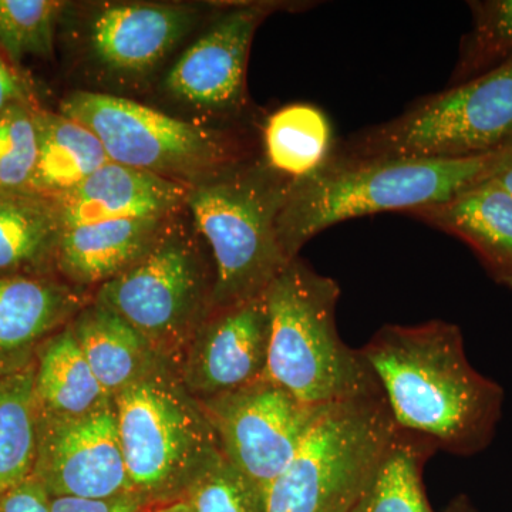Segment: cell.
<instances>
[{"label":"cell","instance_id":"obj_1","mask_svg":"<svg viewBox=\"0 0 512 512\" xmlns=\"http://www.w3.org/2000/svg\"><path fill=\"white\" fill-rule=\"evenodd\" d=\"M360 352L399 429L456 456L480 453L491 443L503 389L468 362L457 325H386Z\"/></svg>","mask_w":512,"mask_h":512},{"label":"cell","instance_id":"obj_2","mask_svg":"<svg viewBox=\"0 0 512 512\" xmlns=\"http://www.w3.org/2000/svg\"><path fill=\"white\" fill-rule=\"evenodd\" d=\"M501 148L466 158L349 160L330 153L315 173L293 181L278 217L289 261L333 225L380 212H407L453 197L493 175Z\"/></svg>","mask_w":512,"mask_h":512},{"label":"cell","instance_id":"obj_3","mask_svg":"<svg viewBox=\"0 0 512 512\" xmlns=\"http://www.w3.org/2000/svg\"><path fill=\"white\" fill-rule=\"evenodd\" d=\"M340 288L335 279L295 258L266 289L269 313L265 377L301 402L325 406L382 393L360 349L336 326Z\"/></svg>","mask_w":512,"mask_h":512},{"label":"cell","instance_id":"obj_4","mask_svg":"<svg viewBox=\"0 0 512 512\" xmlns=\"http://www.w3.org/2000/svg\"><path fill=\"white\" fill-rule=\"evenodd\" d=\"M293 181L261 156L191 188L185 208L214 264L212 311L265 295L291 262L279 242L278 217Z\"/></svg>","mask_w":512,"mask_h":512},{"label":"cell","instance_id":"obj_5","mask_svg":"<svg viewBox=\"0 0 512 512\" xmlns=\"http://www.w3.org/2000/svg\"><path fill=\"white\" fill-rule=\"evenodd\" d=\"M113 402L131 487L153 507L183 500L222 454L207 414L173 363L154 367Z\"/></svg>","mask_w":512,"mask_h":512},{"label":"cell","instance_id":"obj_6","mask_svg":"<svg viewBox=\"0 0 512 512\" xmlns=\"http://www.w3.org/2000/svg\"><path fill=\"white\" fill-rule=\"evenodd\" d=\"M59 113L90 128L113 163L194 188L254 158L247 134L175 119L124 97L74 92Z\"/></svg>","mask_w":512,"mask_h":512},{"label":"cell","instance_id":"obj_7","mask_svg":"<svg viewBox=\"0 0 512 512\" xmlns=\"http://www.w3.org/2000/svg\"><path fill=\"white\" fill-rule=\"evenodd\" d=\"M512 140V57L490 72L414 101L392 120L336 141L333 156L466 158Z\"/></svg>","mask_w":512,"mask_h":512},{"label":"cell","instance_id":"obj_8","mask_svg":"<svg viewBox=\"0 0 512 512\" xmlns=\"http://www.w3.org/2000/svg\"><path fill=\"white\" fill-rule=\"evenodd\" d=\"M396 427L383 393L328 404L266 488L265 512H350Z\"/></svg>","mask_w":512,"mask_h":512},{"label":"cell","instance_id":"obj_9","mask_svg":"<svg viewBox=\"0 0 512 512\" xmlns=\"http://www.w3.org/2000/svg\"><path fill=\"white\" fill-rule=\"evenodd\" d=\"M181 222L175 215L153 247L99 286L94 296L177 369L195 333L211 315L215 285L211 256Z\"/></svg>","mask_w":512,"mask_h":512},{"label":"cell","instance_id":"obj_10","mask_svg":"<svg viewBox=\"0 0 512 512\" xmlns=\"http://www.w3.org/2000/svg\"><path fill=\"white\" fill-rule=\"evenodd\" d=\"M222 454L265 493L288 466L325 406L301 402L268 377L212 399L198 400Z\"/></svg>","mask_w":512,"mask_h":512},{"label":"cell","instance_id":"obj_11","mask_svg":"<svg viewBox=\"0 0 512 512\" xmlns=\"http://www.w3.org/2000/svg\"><path fill=\"white\" fill-rule=\"evenodd\" d=\"M282 8L265 2L229 6L168 70L165 92L211 116L241 117L247 109V67L256 29Z\"/></svg>","mask_w":512,"mask_h":512},{"label":"cell","instance_id":"obj_12","mask_svg":"<svg viewBox=\"0 0 512 512\" xmlns=\"http://www.w3.org/2000/svg\"><path fill=\"white\" fill-rule=\"evenodd\" d=\"M33 476L50 497L106 500L134 494L114 403L80 417L39 413Z\"/></svg>","mask_w":512,"mask_h":512},{"label":"cell","instance_id":"obj_13","mask_svg":"<svg viewBox=\"0 0 512 512\" xmlns=\"http://www.w3.org/2000/svg\"><path fill=\"white\" fill-rule=\"evenodd\" d=\"M269 313L265 295L212 311L178 365L197 400L212 399L262 379L268 365Z\"/></svg>","mask_w":512,"mask_h":512},{"label":"cell","instance_id":"obj_14","mask_svg":"<svg viewBox=\"0 0 512 512\" xmlns=\"http://www.w3.org/2000/svg\"><path fill=\"white\" fill-rule=\"evenodd\" d=\"M197 9L163 3H120L103 8L89 28L92 56L107 72L146 76L195 28Z\"/></svg>","mask_w":512,"mask_h":512},{"label":"cell","instance_id":"obj_15","mask_svg":"<svg viewBox=\"0 0 512 512\" xmlns=\"http://www.w3.org/2000/svg\"><path fill=\"white\" fill-rule=\"evenodd\" d=\"M190 187L109 161L82 184L57 198L64 228L92 222L178 214Z\"/></svg>","mask_w":512,"mask_h":512},{"label":"cell","instance_id":"obj_16","mask_svg":"<svg viewBox=\"0 0 512 512\" xmlns=\"http://www.w3.org/2000/svg\"><path fill=\"white\" fill-rule=\"evenodd\" d=\"M77 286L46 276L0 278V376L30 365L29 355L87 305Z\"/></svg>","mask_w":512,"mask_h":512},{"label":"cell","instance_id":"obj_17","mask_svg":"<svg viewBox=\"0 0 512 512\" xmlns=\"http://www.w3.org/2000/svg\"><path fill=\"white\" fill-rule=\"evenodd\" d=\"M406 215L463 241L500 284L512 274V195L494 178Z\"/></svg>","mask_w":512,"mask_h":512},{"label":"cell","instance_id":"obj_18","mask_svg":"<svg viewBox=\"0 0 512 512\" xmlns=\"http://www.w3.org/2000/svg\"><path fill=\"white\" fill-rule=\"evenodd\" d=\"M175 215L64 228L57 248V271L80 289L106 284L136 264Z\"/></svg>","mask_w":512,"mask_h":512},{"label":"cell","instance_id":"obj_19","mask_svg":"<svg viewBox=\"0 0 512 512\" xmlns=\"http://www.w3.org/2000/svg\"><path fill=\"white\" fill-rule=\"evenodd\" d=\"M70 326L87 363L111 397L168 362L127 320L94 299Z\"/></svg>","mask_w":512,"mask_h":512},{"label":"cell","instance_id":"obj_20","mask_svg":"<svg viewBox=\"0 0 512 512\" xmlns=\"http://www.w3.org/2000/svg\"><path fill=\"white\" fill-rule=\"evenodd\" d=\"M63 224L55 198L0 192V278L43 276L55 266Z\"/></svg>","mask_w":512,"mask_h":512},{"label":"cell","instance_id":"obj_21","mask_svg":"<svg viewBox=\"0 0 512 512\" xmlns=\"http://www.w3.org/2000/svg\"><path fill=\"white\" fill-rule=\"evenodd\" d=\"M40 348L35 382L40 414L80 417L114 403L87 363L70 323Z\"/></svg>","mask_w":512,"mask_h":512},{"label":"cell","instance_id":"obj_22","mask_svg":"<svg viewBox=\"0 0 512 512\" xmlns=\"http://www.w3.org/2000/svg\"><path fill=\"white\" fill-rule=\"evenodd\" d=\"M37 163L30 192L62 197L109 163L106 150L90 128L62 113L35 110Z\"/></svg>","mask_w":512,"mask_h":512},{"label":"cell","instance_id":"obj_23","mask_svg":"<svg viewBox=\"0 0 512 512\" xmlns=\"http://www.w3.org/2000/svg\"><path fill=\"white\" fill-rule=\"evenodd\" d=\"M436 447L396 427L389 446L350 512H434L423 485V467Z\"/></svg>","mask_w":512,"mask_h":512},{"label":"cell","instance_id":"obj_24","mask_svg":"<svg viewBox=\"0 0 512 512\" xmlns=\"http://www.w3.org/2000/svg\"><path fill=\"white\" fill-rule=\"evenodd\" d=\"M261 143L269 167L291 180H301L328 160L336 141L332 124L319 107L295 103L266 119Z\"/></svg>","mask_w":512,"mask_h":512},{"label":"cell","instance_id":"obj_25","mask_svg":"<svg viewBox=\"0 0 512 512\" xmlns=\"http://www.w3.org/2000/svg\"><path fill=\"white\" fill-rule=\"evenodd\" d=\"M36 363L0 376V495L33 474L39 437Z\"/></svg>","mask_w":512,"mask_h":512},{"label":"cell","instance_id":"obj_26","mask_svg":"<svg viewBox=\"0 0 512 512\" xmlns=\"http://www.w3.org/2000/svg\"><path fill=\"white\" fill-rule=\"evenodd\" d=\"M473 29L461 42L448 87L490 72L512 57V0L470 2Z\"/></svg>","mask_w":512,"mask_h":512},{"label":"cell","instance_id":"obj_27","mask_svg":"<svg viewBox=\"0 0 512 512\" xmlns=\"http://www.w3.org/2000/svg\"><path fill=\"white\" fill-rule=\"evenodd\" d=\"M62 3L53 0H0V47L13 63L25 57L50 59Z\"/></svg>","mask_w":512,"mask_h":512},{"label":"cell","instance_id":"obj_28","mask_svg":"<svg viewBox=\"0 0 512 512\" xmlns=\"http://www.w3.org/2000/svg\"><path fill=\"white\" fill-rule=\"evenodd\" d=\"M36 163L35 109L12 104L0 113V192H30Z\"/></svg>","mask_w":512,"mask_h":512},{"label":"cell","instance_id":"obj_29","mask_svg":"<svg viewBox=\"0 0 512 512\" xmlns=\"http://www.w3.org/2000/svg\"><path fill=\"white\" fill-rule=\"evenodd\" d=\"M194 512H265L264 494L220 454L188 488Z\"/></svg>","mask_w":512,"mask_h":512},{"label":"cell","instance_id":"obj_30","mask_svg":"<svg viewBox=\"0 0 512 512\" xmlns=\"http://www.w3.org/2000/svg\"><path fill=\"white\" fill-rule=\"evenodd\" d=\"M153 505L136 494L106 500L50 497V512H150Z\"/></svg>","mask_w":512,"mask_h":512},{"label":"cell","instance_id":"obj_31","mask_svg":"<svg viewBox=\"0 0 512 512\" xmlns=\"http://www.w3.org/2000/svg\"><path fill=\"white\" fill-rule=\"evenodd\" d=\"M0 512H50V495L32 474L0 495Z\"/></svg>","mask_w":512,"mask_h":512},{"label":"cell","instance_id":"obj_32","mask_svg":"<svg viewBox=\"0 0 512 512\" xmlns=\"http://www.w3.org/2000/svg\"><path fill=\"white\" fill-rule=\"evenodd\" d=\"M16 103H29L28 92L18 73L0 56V113Z\"/></svg>","mask_w":512,"mask_h":512},{"label":"cell","instance_id":"obj_33","mask_svg":"<svg viewBox=\"0 0 512 512\" xmlns=\"http://www.w3.org/2000/svg\"><path fill=\"white\" fill-rule=\"evenodd\" d=\"M491 178L512 195V140L501 147L500 158Z\"/></svg>","mask_w":512,"mask_h":512},{"label":"cell","instance_id":"obj_34","mask_svg":"<svg viewBox=\"0 0 512 512\" xmlns=\"http://www.w3.org/2000/svg\"><path fill=\"white\" fill-rule=\"evenodd\" d=\"M178 503L180 501L173 504L160 505V507L153 508L150 512H178Z\"/></svg>","mask_w":512,"mask_h":512},{"label":"cell","instance_id":"obj_35","mask_svg":"<svg viewBox=\"0 0 512 512\" xmlns=\"http://www.w3.org/2000/svg\"><path fill=\"white\" fill-rule=\"evenodd\" d=\"M178 512H194L192 511L191 505L187 503V501L180 500V503H178Z\"/></svg>","mask_w":512,"mask_h":512},{"label":"cell","instance_id":"obj_36","mask_svg":"<svg viewBox=\"0 0 512 512\" xmlns=\"http://www.w3.org/2000/svg\"><path fill=\"white\" fill-rule=\"evenodd\" d=\"M503 285L508 286V288L512 289V274L504 279Z\"/></svg>","mask_w":512,"mask_h":512}]
</instances>
